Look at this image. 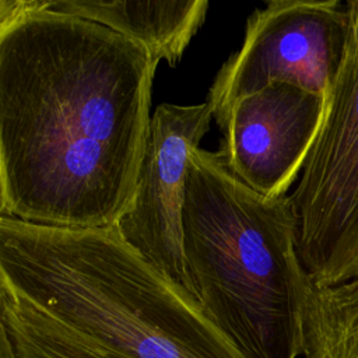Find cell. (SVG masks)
<instances>
[{
    "label": "cell",
    "mask_w": 358,
    "mask_h": 358,
    "mask_svg": "<svg viewBox=\"0 0 358 358\" xmlns=\"http://www.w3.org/2000/svg\"><path fill=\"white\" fill-rule=\"evenodd\" d=\"M157 66L101 24L43 0H0V215L117 225L145 152Z\"/></svg>",
    "instance_id": "obj_1"
},
{
    "label": "cell",
    "mask_w": 358,
    "mask_h": 358,
    "mask_svg": "<svg viewBox=\"0 0 358 358\" xmlns=\"http://www.w3.org/2000/svg\"><path fill=\"white\" fill-rule=\"evenodd\" d=\"M0 288L123 358H243L116 225L69 229L0 215Z\"/></svg>",
    "instance_id": "obj_2"
},
{
    "label": "cell",
    "mask_w": 358,
    "mask_h": 358,
    "mask_svg": "<svg viewBox=\"0 0 358 358\" xmlns=\"http://www.w3.org/2000/svg\"><path fill=\"white\" fill-rule=\"evenodd\" d=\"M183 252L193 296L243 358L302 355V315L316 285L295 242L288 196L242 183L222 154H192Z\"/></svg>",
    "instance_id": "obj_3"
},
{
    "label": "cell",
    "mask_w": 358,
    "mask_h": 358,
    "mask_svg": "<svg viewBox=\"0 0 358 358\" xmlns=\"http://www.w3.org/2000/svg\"><path fill=\"white\" fill-rule=\"evenodd\" d=\"M299 259L319 288L358 278V0L315 140L291 194Z\"/></svg>",
    "instance_id": "obj_4"
},
{
    "label": "cell",
    "mask_w": 358,
    "mask_h": 358,
    "mask_svg": "<svg viewBox=\"0 0 358 358\" xmlns=\"http://www.w3.org/2000/svg\"><path fill=\"white\" fill-rule=\"evenodd\" d=\"M347 36V1L271 0L248 18L242 46L220 69L207 101L221 127L232 105L271 83L324 96Z\"/></svg>",
    "instance_id": "obj_5"
},
{
    "label": "cell",
    "mask_w": 358,
    "mask_h": 358,
    "mask_svg": "<svg viewBox=\"0 0 358 358\" xmlns=\"http://www.w3.org/2000/svg\"><path fill=\"white\" fill-rule=\"evenodd\" d=\"M213 117L208 101L157 106L133 197L116 225L138 255L192 296L183 252L186 179L192 154Z\"/></svg>",
    "instance_id": "obj_6"
},
{
    "label": "cell",
    "mask_w": 358,
    "mask_h": 358,
    "mask_svg": "<svg viewBox=\"0 0 358 358\" xmlns=\"http://www.w3.org/2000/svg\"><path fill=\"white\" fill-rule=\"evenodd\" d=\"M324 109V96L271 83L238 99L224 124L220 152L229 171L266 197L288 196L298 180Z\"/></svg>",
    "instance_id": "obj_7"
},
{
    "label": "cell",
    "mask_w": 358,
    "mask_h": 358,
    "mask_svg": "<svg viewBox=\"0 0 358 358\" xmlns=\"http://www.w3.org/2000/svg\"><path fill=\"white\" fill-rule=\"evenodd\" d=\"M56 13L101 24L148 50L152 60L175 66L201 27L208 1L43 0Z\"/></svg>",
    "instance_id": "obj_8"
},
{
    "label": "cell",
    "mask_w": 358,
    "mask_h": 358,
    "mask_svg": "<svg viewBox=\"0 0 358 358\" xmlns=\"http://www.w3.org/2000/svg\"><path fill=\"white\" fill-rule=\"evenodd\" d=\"M0 334L14 358H123L1 288Z\"/></svg>",
    "instance_id": "obj_9"
},
{
    "label": "cell",
    "mask_w": 358,
    "mask_h": 358,
    "mask_svg": "<svg viewBox=\"0 0 358 358\" xmlns=\"http://www.w3.org/2000/svg\"><path fill=\"white\" fill-rule=\"evenodd\" d=\"M305 358H358V278L313 287L302 315Z\"/></svg>",
    "instance_id": "obj_10"
},
{
    "label": "cell",
    "mask_w": 358,
    "mask_h": 358,
    "mask_svg": "<svg viewBox=\"0 0 358 358\" xmlns=\"http://www.w3.org/2000/svg\"><path fill=\"white\" fill-rule=\"evenodd\" d=\"M0 351H1L0 358H14V357H13V352L10 351V348H8L6 344H1V345H0Z\"/></svg>",
    "instance_id": "obj_11"
}]
</instances>
